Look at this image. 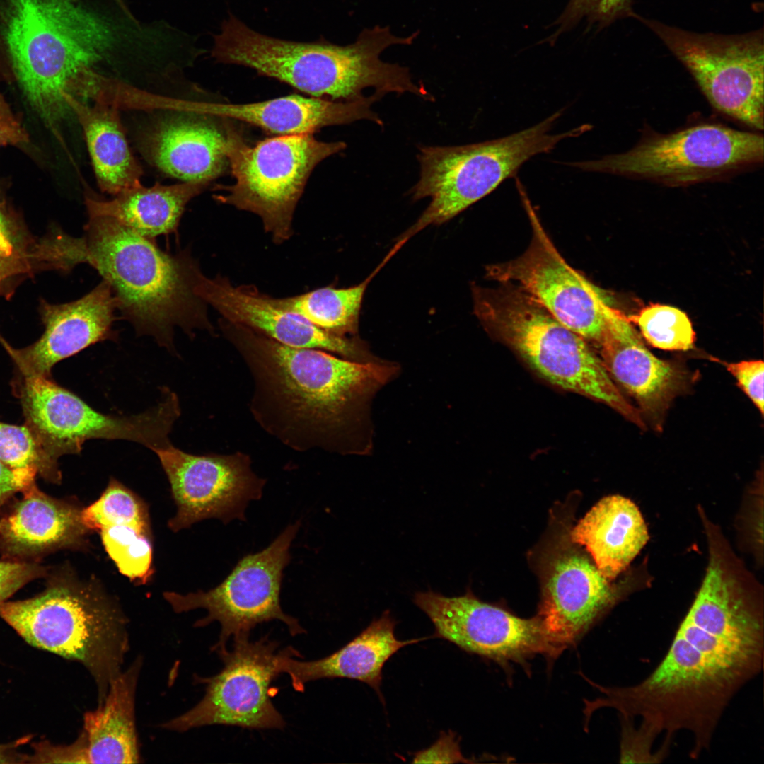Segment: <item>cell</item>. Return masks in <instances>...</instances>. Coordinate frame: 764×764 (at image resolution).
Instances as JSON below:
<instances>
[{"label": "cell", "mask_w": 764, "mask_h": 764, "mask_svg": "<svg viewBox=\"0 0 764 764\" xmlns=\"http://www.w3.org/2000/svg\"><path fill=\"white\" fill-rule=\"evenodd\" d=\"M764 618L760 599L730 572L707 569L690 608L655 668L639 682L623 687L596 685L603 707L620 717H639L664 733L693 739L698 758L711 746L732 699L763 666Z\"/></svg>", "instance_id": "cell-1"}, {"label": "cell", "mask_w": 764, "mask_h": 764, "mask_svg": "<svg viewBox=\"0 0 764 764\" xmlns=\"http://www.w3.org/2000/svg\"><path fill=\"white\" fill-rule=\"evenodd\" d=\"M218 324L249 370L250 411L267 433L297 451L356 452L364 411L395 365L288 347L222 318Z\"/></svg>", "instance_id": "cell-2"}, {"label": "cell", "mask_w": 764, "mask_h": 764, "mask_svg": "<svg viewBox=\"0 0 764 764\" xmlns=\"http://www.w3.org/2000/svg\"><path fill=\"white\" fill-rule=\"evenodd\" d=\"M40 262L64 272L85 263L110 286L117 311L138 335H149L171 352L174 328L192 338L195 330L214 335L207 304L195 288L202 273L185 249L161 250L151 239L106 216L89 217L81 237L56 231L39 241Z\"/></svg>", "instance_id": "cell-3"}, {"label": "cell", "mask_w": 764, "mask_h": 764, "mask_svg": "<svg viewBox=\"0 0 764 764\" xmlns=\"http://www.w3.org/2000/svg\"><path fill=\"white\" fill-rule=\"evenodd\" d=\"M417 36L398 37L388 28L376 26L346 46L325 40L296 42L258 33L231 16L214 36L212 55L217 62L253 69L315 98L358 100L365 97L364 89L374 88L382 96L410 93L427 99L429 93L412 81L407 68L380 58L389 46L410 45Z\"/></svg>", "instance_id": "cell-4"}, {"label": "cell", "mask_w": 764, "mask_h": 764, "mask_svg": "<svg viewBox=\"0 0 764 764\" xmlns=\"http://www.w3.org/2000/svg\"><path fill=\"white\" fill-rule=\"evenodd\" d=\"M6 45L29 102L48 122L71 110L116 42L110 24L76 0H8Z\"/></svg>", "instance_id": "cell-5"}, {"label": "cell", "mask_w": 764, "mask_h": 764, "mask_svg": "<svg viewBox=\"0 0 764 764\" xmlns=\"http://www.w3.org/2000/svg\"><path fill=\"white\" fill-rule=\"evenodd\" d=\"M0 617L29 644L81 664L95 681L98 704L123 670L129 621L95 577L62 572L35 596L1 603Z\"/></svg>", "instance_id": "cell-6"}, {"label": "cell", "mask_w": 764, "mask_h": 764, "mask_svg": "<svg viewBox=\"0 0 764 764\" xmlns=\"http://www.w3.org/2000/svg\"><path fill=\"white\" fill-rule=\"evenodd\" d=\"M502 284L497 289L473 288L474 311L484 327L551 383L602 403L644 429L641 414L623 395L587 340L517 288Z\"/></svg>", "instance_id": "cell-7"}, {"label": "cell", "mask_w": 764, "mask_h": 764, "mask_svg": "<svg viewBox=\"0 0 764 764\" xmlns=\"http://www.w3.org/2000/svg\"><path fill=\"white\" fill-rule=\"evenodd\" d=\"M560 110L540 122L499 139L454 146L419 149V178L410 190L414 200L431 201L417 221L398 240L399 249L410 238L429 225L441 224L477 202L506 179L515 176L533 156L548 153L561 141L589 131L585 124L556 134L550 129Z\"/></svg>", "instance_id": "cell-8"}, {"label": "cell", "mask_w": 764, "mask_h": 764, "mask_svg": "<svg viewBox=\"0 0 764 764\" xmlns=\"http://www.w3.org/2000/svg\"><path fill=\"white\" fill-rule=\"evenodd\" d=\"M763 160V134L702 120L668 133L645 129L639 141L625 152L571 166L683 187L728 180L758 168Z\"/></svg>", "instance_id": "cell-9"}, {"label": "cell", "mask_w": 764, "mask_h": 764, "mask_svg": "<svg viewBox=\"0 0 764 764\" xmlns=\"http://www.w3.org/2000/svg\"><path fill=\"white\" fill-rule=\"evenodd\" d=\"M226 154L234 178L219 185L222 204L259 216L276 244L293 234L294 211L314 168L346 148L343 141L317 140L313 134L279 135L248 144L231 120L222 119Z\"/></svg>", "instance_id": "cell-10"}, {"label": "cell", "mask_w": 764, "mask_h": 764, "mask_svg": "<svg viewBox=\"0 0 764 764\" xmlns=\"http://www.w3.org/2000/svg\"><path fill=\"white\" fill-rule=\"evenodd\" d=\"M631 17L650 29L688 71L712 108L752 131L764 126L763 29L739 35L699 33Z\"/></svg>", "instance_id": "cell-11"}, {"label": "cell", "mask_w": 764, "mask_h": 764, "mask_svg": "<svg viewBox=\"0 0 764 764\" xmlns=\"http://www.w3.org/2000/svg\"><path fill=\"white\" fill-rule=\"evenodd\" d=\"M301 522L287 526L265 548L241 558L228 576L208 591L180 594L166 591L163 597L177 613L204 608L207 615L197 620L195 627L218 622L221 632L212 650L226 649L230 637L249 634L257 625L278 620L284 623L292 636L304 633L298 620L286 614L280 604L284 570L291 556L290 547Z\"/></svg>", "instance_id": "cell-12"}, {"label": "cell", "mask_w": 764, "mask_h": 764, "mask_svg": "<svg viewBox=\"0 0 764 764\" xmlns=\"http://www.w3.org/2000/svg\"><path fill=\"white\" fill-rule=\"evenodd\" d=\"M249 634L233 637L231 651L217 652L224 667L209 677L195 678L206 684L202 699L185 713L161 724L178 732L207 725L250 729H282L285 722L272 702V681L279 675L278 644L267 636L257 641Z\"/></svg>", "instance_id": "cell-13"}, {"label": "cell", "mask_w": 764, "mask_h": 764, "mask_svg": "<svg viewBox=\"0 0 764 764\" xmlns=\"http://www.w3.org/2000/svg\"><path fill=\"white\" fill-rule=\"evenodd\" d=\"M518 188L532 228L531 243L516 258L487 266V277L517 288L562 325L598 345L613 307L562 257L520 183Z\"/></svg>", "instance_id": "cell-14"}, {"label": "cell", "mask_w": 764, "mask_h": 764, "mask_svg": "<svg viewBox=\"0 0 764 764\" xmlns=\"http://www.w3.org/2000/svg\"><path fill=\"white\" fill-rule=\"evenodd\" d=\"M152 451L168 478L176 506L168 521L174 532L208 519L225 525L235 519L245 521L248 503L262 496L267 481L253 470L248 454L195 455L171 444Z\"/></svg>", "instance_id": "cell-15"}, {"label": "cell", "mask_w": 764, "mask_h": 764, "mask_svg": "<svg viewBox=\"0 0 764 764\" xmlns=\"http://www.w3.org/2000/svg\"><path fill=\"white\" fill-rule=\"evenodd\" d=\"M414 603L432 622L434 637L503 666L522 664L543 654L553 659L539 618H521L477 598L470 591L447 597L429 590L417 592Z\"/></svg>", "instance_id": "cell-16"}, {"label": "cell", "mask_w": 764, "mask_h": 764, "mask_svg": "<svg viewBox=\"0 0 764 764\" xmlns=\"http://www.w3.org/2000/svg\"><path fill=\"white\" fill-rule=\"evenodd\" d=\"M616 600L587 555L573 546L560 548L547 567L537 615L554 659L574 645Z\"/></svg>", "instance_id": "cell-17"}, {"label": "cell", "mask_w": 764, "mask_h": 764, "mask_svg": "<svg viewBox=\"0 0 764 764\" xmlns=\"http://www.w3.org/2000/svg\"><path fill=\"white\" fill-rule=\"evenodd\" d=\"M195 291L221 318L245 325L288 347L316 349L356 361L374 360L359 339L340 337L315 326L278 305L274 297L252 284L236 286L226 277L202 273Z\"/></svg>", "instance_id": "cell-18"}, {"label": "cell", "mask_w": 764, "mask_h": 764, "mask_svg": "<svg viewBox=\"0 0 764 764\" xmlns=\"http://www.w3.org/2000/svg\"><path fill=\"white\" fill-rule=\"evenodd\" d=\"M117 303L104 279L81 298L62 304L43 302L40 315L45 331L33 344L15 349L4 345L23 377H50L53 366L97 342L117 340L113 324Z\"/></svg>", "instance_id": "cell-19"}, {"label": "cell", "mask_w": 764, "mask_h": 764, "mask_svg": "<svg viewBox=\"0 0 764 764\" xmlns=\"http://www.w3.org/2000/svg\"><path fill=\"white\" fill-rule=\"evenodd\" d=\"M597 345L614 382L634 399L643 419L660 427L671 403L686 386L682 368L654 355L627 317L613 308Z\"/></svg>", "instance_id": "cell-20"}, {"label": "cell", "mask_w": 764, "mask_h": 764, "mask_svg": "<svg viewBox=\"0 0 764 764\" xmlns=\"http://www.w3.org/2000/svg\"><path fill=\"white\" fill-rule=\"evenodd\" d=\"M382 96L374 93L354 101H332L291 95L249 103L183 102L182 110L221 119L236 120L279 135L313 134L330 125L368 120L383 122L371 105Z\"/></svg>", "instance_id": "cell-21"}, {"label": "cell", "mask_w": 764, "mask_h": 764, "mask_svg": "<svg viewBox=\"0 0 764 764\" xmlns=\"http://www.w3.org/2000/svg\"><path fill=\"white\" fill-rule=\"evenodd\" d=\"M0 519V549L6 556L27 558L58 549H88L90 531L83 508L41 492L33 483Z\"/></svg>", "instance_id": "cell-22"}, {"label": "cell", "mask_w": 764, "mask_h": 764, "mask_svg": "<svg viewBox=\"0 0 764 764\" xmlns=\"http://www.w3.org/2000/svg\"><path fill=\"white\" fill-rule=\"evenodd\" d=\"M396 621L390 611L374 620L359 635L329 656L313 661L294 659L300 654L291 647L280 650L277 667L286 673L296 691L304 690L309 681L324 678H346L358 680L371 686L381 702L382 669L386 662L401 648L434 636L400 640L395 635Z\"/></svg>", "instance_id": "cell-23"}, {"label": "cell", "mask_w": 764, "mask_h": 764, "mask_svg": "<svg viewBox=\"0 0 764 764\" xmlns=\"http://www.w3.org/2000/svg\"><path fill=\"white\" fill-rule=\"evenodd\" d=\"M202 116L166 120L154 127L146 142L154 166L183 182L209 183L223 174L228 167L223 125Z\"/></svg>", "instance_id": "cell-24"}, {"label": "cell", "mask_w": 764, "mask_h": 764, "mask_svg": "<svg viewBox=\"0 0 764 764\" xmlns=\"http://www.w3.org/2000/svg\"><path fill=\"white\" fill-rule=\"evenodd\" d=\"M584 545L602 575L615 578L649 540L648 530L636 504L620 495L601 499L570 533Z\"/></svg>", "instance_id": "cell-25"}, {"label": "cell", "mask_w": 764, "mask_h": 764, "mask_svg": "<svg viewBox=\"0 0 764 764\" xmlns=\"http://www.w3.org/2000/svg\"><path fill=\"white\" fill-rule=\"evenodd\" d=\"M139 656L110 683L104 700L83 714L88 763L141 762L135 719Z\"/></svg>", "instance_id": "cell-26"}, {"label": "cell", "mask_w": 764, "mask_h": 764, "mask_svg": "<svg viewBox=\"0 0 764 764\" xmlns=\"http://www.w3.org/2000/svg\"><path fill=\"white\" fill-rule=\"evenodd\" d=\"M209 183L183 182L173 185H141L105 200L86 196L88 217L106 216L116 220L146 238L177 231L187 203Z\"/></svg>", "instance_id": "cell-27"}, {"label": "cell", "mask_w": 764, "mask_h": 764, "mask_svg": "<svg viewBox=\"0 0 764 764\" xmlns=\"http://www.w3.org/2000/svg\"><path fill=\"white\" fill-rule=\"evenodd\" d=\"M93 99L91 105L73 99L70 107L83 128L98 186L115 196L141 185V168L128 145L118 105L101 96Z\"/></svg>", "instance_id": "cell-28"}, {"label": "cell", "mask_w": 764, "mask_h": 764, "mask_svg": "<svg viewBox=\"0 0 764 764\" xmlns=\"http://www.w3.org/2000/svg\"><path fill=\"white\" fill-rule=\"evenodd\" d=\"M383 263L357 285L337 289L332 286L289 297L274 298L281 307L294 312L318 328L330 334L348 337L357 332L360 310L366 287L388 260Z\"/></svg>", "instance_id": "cell-29"}, {"label": "cell", "mask_w": 764, "mask_h": 764, "mask_svg": "<svg viewBox=\"0 0 764 764\" xmlns=\"http://www.w3.org/2000/svg\"><path fill=\"white\" fill-rule=\"evenodd\" d=\"M81 520L91 532L111 526L128 525L152 535L147 504L114 478L97 500L83 508Z\"/></svg>", "instance_id": "cell-30"}, {"label": "cell", "mask_w": 764, "mask_h": 764, "mask_svg": "<svg viewBox=\"0 0 764 764\" xmlns=\"http://www.w3.org/2000/svg\"><path fill=\"white\" fill-rule=\"evenodd\" d=\"M0 462L30 482L37 474L54 483L62 479L57 462L46 455L25 424L0 422Z\"/></svg>", "instance_id": "cell-31"}, {"label": "cell", "mask_w": 764, "mask_h": 764, "mask_svg": "<svg viewBox=\"0 0 764 764\" xmlns=\"http://www.w3.org/2000/svg\"><path fill=\"white\" fill-rule=\"evenodd\" d=\"M103 548L118 571L136 584H146L154 574L152 536L128 525L102 528Z\"/></svg>", "instance_id": "cell-32"}, {"label": "cell", "mask_w": 764, "mask_h": 764, "mask_svg": "<svg viewBox=\"0 0 764 764\" xmlns=\"http://www.w3.org/2000/svg\"><path fill=\"white\" fill-rule=\"evenodd\" d=\"M637 325L643 337L652 346L668 351L693 348L695 332L685 313L667 305L651 304L627 317Z\"/></svg>", "instance_id": "cell-33"}, {"label": "cell", "mask_w": 764, "mask_h": 764, "mask_svg": "<svg viewBox=\"0 0 764 764\" xmlns=\"http://www.w3.org/2000/svg\"><path fill=\"white\" fill-rule=\"evenodd\" d=\"M620 763H660L666 758L659 749L653 751L661 734L656 729L642 720L639 726L632 719L620 717Z\"/></svg>", "instance_id": "cell-34"}, {"label": "cell", "mask_w": 764, "mask_h": 764, "mask_svg": "<svg viewBox=\"0 0 764 764\" xmlns=\"http://www.w3.org/2000/svg\"><path fill=\"white\" fill-rule=\"evenodd\" d=\"M30 250L16 226L0 209V289L29 270Z\"/></svg>", "instance_id": "cell-35"}, {"label": "cell", "mask_w": 764, "mask_h": 764, "mask_svg": "<svg viewBox=\"0 0 764 764\" xmlns=\"http://www.w3.org/2000/svg\"><path fill=\"white\" fill-rule=\"evenodd\" d=\"M632 0H570L561 16L560 28L572 25L579 19H589L606 25L624 16H630Z\"/></svg>", "instance_id": "cell-36"}, {"label": "cell", "mask_w": 764, "mask_h": 764, "mask_svg": "<svg viewBox=\"0 0 764 764\" xmlns=\"http://www.w3.org/2000/svg\"><path fill=\"white\" fill-rule=\"evenodd\" d=\"M724 365L736 378L738 386L763 415L764 409L763 361L758 359L745 360L736 363L724 362Z\"/></svg>", "instance_id": "cell-37"}, {"label": "cell", "mask_w": 764, "mask_h": 764, "mask_svg": "<svg viewBox=\"0 0 764 764\" xmlns=\"http://www.w3.org/2000/svg\"><path fill=\"white\" fill-rule=\"evenodd\" d=\"M28 763H88L86 742L81 731L77 739L68 746H54L48 741L35 743Z\"/></svg>", "instance_id": "cell-38"}, {"label": "cell", "mask_w": 764, "mask_h": 764, "mask_svg": "<svg viewBox=\"0 0 764 764\" xmlns=\"http://www.w3.org/2000/svg\"><path fill=\"white\" fill-rule=\"evenodd\" d=\"M46 568L22 561L0 562V604L31 580L44 576Z\"/></svg>", "instance_id": "cell-39"}, {"label": "cell", "mask_w": 764, "mask_h": 764, "mask_svg": "<svg viewBox=\"0 0 764 764\" xmlns=\"http://www.w3.org/2000/svg\"><path fill=\"white\" fill-rule=\"evenodd\" d=\"M461 753L459 741L452 731L441 732L438 740L429 748L416 752L414 763H470Z\"/></svg>", "instance_id": "cell-40"}, {"label": "cell", "mask_w": 764, "mask_h": 764, "mask_svg": "<svg viewBox=\"0 0 764 764\" xmlns=\"http://www.w3.org/2000/svg\"><path fill=\"white\" fill-rule=\"evenodd\" d=\"M32 483L0 462V508L17 492L23 491Z\"/></svg>", "instance_id": "cell-41"}, {"label": "cell", "mask_w": 764, "mask_h": 764, "mask_svg": "<svg viewBox=\"0 0 764 764\" xmlns=\"http://www.w3.org/2000/svg\"><path fill=\"white\" fill-rule=\"evenodd\" d=\"M30 738V736H26L15 741L0 744V763H26L28 754L22 753L19 748L29 742Z\"/></svg>", "instance_id": "cell-42"}, {"label": "cell", "mask_w": 764, "mask_h": 764, "mask_svg": "<svg viewBox=\"0 0 764 764\" xmlns=\"http://www.w3.org/2000/svg\"><path fill=\"white\" fill-rule=\"evenodd\" d=\"M0 132L8 136L12 141L21 140L23 135L18 125L6 111L0 100Z\"/></svg>", "instance_id": "cell-43"}, {"label": "cell", "mask_w": 764, "mask_h": 764, "mask_svg": "<svg viewBox=\"0 0 764 764\" xmlns=\"http://www.w3.org/2000/svg\"><path fill=\"white\" fill-rule=\"evenodd\" d=\"M7 142H12L11 139L2 132H0V146Z\"/></svg>", "instance_id": "cell-44"}, {"label": "cell", "mask_w": 764, "mask_h": 764, "mask_svg": "<svg viewBox=\"0 0 764 764\" xmlns=\"http://www.w3.org/2000/svg\"><path fill=\"white\" fill-rule=\"evenodd\" d=\"M116 1H117L118 2V3H120V4H122V1H121V0H116Z\"/></svg>", "instance_id": "cell-45"}]
</instances>
